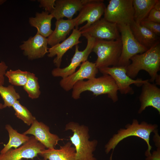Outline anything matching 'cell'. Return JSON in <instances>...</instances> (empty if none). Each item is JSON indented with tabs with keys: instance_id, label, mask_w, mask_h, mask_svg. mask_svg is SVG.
Here are the masks:
<instances>
[{
	"instance_id": "cell-1",
	"label": "cell",
	"mask_w": 160,
	"mask_h": 160,
	"mask_svg": "<svg viewBox=\"0 0 160 160\" xmlns=\"http://www.w3.org/2000/svg\"><path fill=\"white\" fill-rule=\"evenodd\" d=\"M131 63L126 67L127 74L133 79L139 72L144 70L151 77L150 82H153L160 70V43L157 42L146 51L136 55L130 59Z\"/></svg>"
},
{
	"instance_id": "cell-2",
	"label": "cell",
	"mask_w": 160,
	"mask_h": 160,
	"mask_svg": "<svg viewBox=\"0 0 160 160\" xmlns=\"http://www.w3.org/2000/svg\"><path fill=\"white\" fill-rule=\"evenodd\" d=\"M72 89V97L75 100L79 99L81 94L87 91L92 92L96 96L107 94L113 102L118 100L117 85L113 78L108 74H103L87 81H79L75 84Z\"/></svg>"
},
{
	"instance_id": "cell-3",
	"label": "cell",
	"mask_w": 160,
	"mask_h": 160,
	"mask_svg": "<svg viewBox=\"0 0 160 160\" xmlns=\"http://www.w3.org/2000/svg\"><path fill=\"white\" fill-rule=\"evenodd\" d=\"M157 127L156 125L148 124L145 121L139 124L137 120L134 119L131 124H127L125 129H121L117 134L113 135L105 146V152L108 154L112 150L110 157V160H112L114 149L118 144L125 138L135 136L140 138L146 142L148 148L145 155L147 157L150 156L152 147L150 143V135L152 132L156 130Z\"/></svg>"
},
{
	"instance_id": "cell-4",
	"label": "cell",
	"mask_w": 160,
	"mask_h": 160,
	"mask_svg": "<svg viewBox=\"0 0 160 160\" xmlns=\"http://www.w3.org/2000/svg\"><path fill=\"white\" fill-rule=\"evenodd\" d=\"M65 130H70L73 132L69 137L75 149V160H97L94 156L93 152L97 144V140L90 141L87 127L71 121L65 125Z\"/></svg>"
},
{
	"instance_id": "cell-5",
	"label": "cell",
	"mask_w": 160,
	"mask_h": 160,
	"mask_svg": "<svg viewBox=\"0 0 160 160\" xmlns=\"http://www.w3.org/2000/svg\"><path fill=\"white\" fill-rule=\"evenodd\" d=\"M122 47L121 37L113 40H96L92 52L97 56L95 63L97 68L117 66Z\"/></svg>"
},
{
	"instance_id": "cell-6",
	"label": "cell",
	"mask_w": 160,
	"mask_h": 160,
	"mask_svg": "<svg viewBox=\"0 0 160 160\" xmlns=\"http://www.w3.org/2000/svg\"><path fill=\"white\" fill-rule=\"evenodd\" d=\"M133 0H111L106 7L104 18L117 25H130L134 21Z\"/></svg>"
},
{
	"instance_id": "cell-7",
	"label": "cell",
	"mask_w": 160,
	"mask_h": 160,
	"mask_svg": "<svg viewBox=\"0 0 160 160\" xmlns=\"http://www.w3.org/2000/svg\"><path fill=\"white\" fill-rule=\"evenodd\" d=\"M121 40V54L117 66L127 67L133 56L142 54L148 49L141 45L134 37L129 25H117Z\"/></svg>"
},
{
	"instance_id": "cell-8",
	"label": "cell",
	"mask_w": 160,
	"mask_h": 160,
	"mask_svg": "<svg viewBox=\"0 0 160 160\" xmlns=\"http://www.w3.org/2000/svg\"><path fill=\"white\" fill-rule=\"evenodd\" d=\"M103 74H108L114 79L118 91L122 94L132 95L134 92L130 85L134 84L137 87H140L148 79L143 80L140 79L134 80L127 74L126 67L116 66L107 67L98 69Z\"/></svg>"
},
{
	"instance_id": "cell-9",
	"label": "cell",
	"mask_w": 160,
	"mask_h": 160,
	"mask_svg": "<svg viewBox=\"0 0 160 160\" xmlns=\"http://www.w3.org/2000/svg\"><path fill=\"white\" fill-rule=\"evenodd\" d=\"M102 0H82L83 4L76 17V28L85 21L87 23L80 27L79 31L87 28L100 19L106 8Z\"/></svg>"
},
{
	"instance_id": "cell-10",
	"label": "cell",
	"mask_w": 160,
	"mask_h": 160,
	"mask_svg": "<svg viewBox=\"0 0 160 160\" xmlns=\"http://www.w3.org/2000/svg\"><path fill=\"white\" fill-rule=\"evenodd\" d=\"M80 31L81 36H89L96 40H113L120 38L117 24L108 21L104 18Z\"/></svg>"
},
{
	"instance_id": "cell-11",
	"label": "cell",
	"mask_w": 160,
	"mask_h": 160,
	"mask_svg": "<svg viewBox=\"0 0 160 160\" xmlns=\"http://www.w3.org/2000/svg\"><path fill=\"white\" fill-rule=\"evenodd\" d=\"M46 147L39 142L33 136L28 140L16 149L11 148L5 153H0V160H23L33 159Z\"/></svg>"
},
{
	"instance_id": "cell-12",
	"label": "cell",
	"mask_w": 160,
	"mask_h": 160,
	"mask_svg": "<svg viewBox=\"0 0 160 160\" xmlns=\"http://www.w3.org/2000/svg\"><path fill=\"white\" fill-rule=\"evenodd\" d=\"M84 37L87 40V45L85 49L80 51L78 44L76 45L75 52L70 64L63 68L57 67L53 69L52 71L53 76L60 77L62 78L65 77L75 72L76 68L80 65L81 63L87 60L89 55L92 52L96 39L89 36Z\"/></svg>"
},
{
	"instance_id": "cell-13",
	"label": "cell",
	"mask_w": 160,
	"mask_h": 160,
	"mask_svg": "<svg viewBox=\"0 0 160 160\" xmlns=\"http://www.w3.org/2000/svg\"><path fill=\"white\" fill-rule=\"evenodd\" d=\"M98 71L95 63L87 60L80 65L77 71L62 78L60 82V85L64 90L68 91L72 89L78 81L85 79L88 80L95 78Z\"/></svg>"
},
{
	"instance_id": "cell-14",
	"label": "cell",
	"mask_w": 160,
	"mask_h": 160,
	"mask_svg": "<svg viewBox=\"0 0 160 160\" xmlns=\"http://www.w3.org/2000/svg\"><path fill=\"white\" fill-rule=\"evenodd\" d=\"M23 134L32 135L47 149L55 148L58 142L62 140L56 135L51 133L48 126L36 119L30 127Z\"/></svg>"
},
{
	"instance_id": "cell-15",
	"label": "cell",
	"mask_w": 160,
	"mask_h": 160,
	"mask_svg": "<svg viewBox=\"0 0 160 160\" xmlns=\"http://www.w3.org/2000/svg\"><path fill=\"white\" fill-rule=\"evenodd\" d=\"M47 44V38L36 33L33 36L24 41L20 47L23 51L25 55L33 60L42 58L48 53Z\"/></svg>"
},
{
	"instance_id": "cell-16",
	"label": "cell",
	"mask_w": 160,
	"mask_h": 160,
	"mask_svg": "<svg viewBox=\"0 0 160 160\" xmlns=\"http://www.w3.org/2000/svg\"><path fill=\"white\" fill-rule=\"evenodd\" d=\"M81 36V33L78 28H76L67 38L61 43L48 48V57H52L56 55L53 62L57 68H60L62 57L67 51L81 42L79 40Z\"/></svg>"
},
{
	"instance_id": "cell-17",
	"label": "cell",
	"mask_w": 160,
	"mask_h": 160,
	"mask_svg": "<svg viewBox=\"0 0 160 160\" xmlns=\"http://www.w3.org/2000/svg\"><path fill=\"white\" fill-rule=\"evenodd\" d=\"M139 99L141 106L138 113H140L146 108L152 107L160 113V89L155 84H151L149 80L143 85Z\"/></svg>"
},
{
	"instance_id": "cell-18",
	"label": "cell",
	"mask_w": 160,
	"mask_h": 160,
	"mask_svg": "<svg viewBox=\"0 0 160 160\" xmlns=\"http://www.w3.org/2000/svg\"><path fill=\"white\" fill-rule=\"evenodd\" d=\"M82 4V0H56L55 8L50 14L56 20L64 17L72 19Z\"/></svg>"
},
{
	"instance_id": "cell-19",
	"label": "cell",
	"mask_w": 160,
	"mask_h": 160,
	"mask_svg": "<svg viewBox=\"0 0 160 160\" xmlns=\"http://www.w3.org/2000/svg\"><path fill=\"white\" fill-rule=\"evenodd\" d=\"M76 17L71 20L62 19L56 20L54 30L47 38L48 44L52 47L64 40L67 35L76 27Z\"/></svg>"
},
{
	"instance_id": "cell-20",
	"label": "cell",
	"mask_w": 160,
	"mask_h": 160,
	"mask_svg": "<svg viewBox=\"0 0 160 160\" xmlns=\"http://www.w3.org/2000/svg\"><path fill=\"white\" fill-rule=\"evenodd\" d=\"M72 145L71 142H68L59 149H45L38 155L44 160H75L76 150Z\"/></svg>"
},
{
	"instance_id": "cell-21",
	"label": "cell",
	"mask_w": 160,
	"mask_h": 160,
	"mask_svg": "<svg viewBox=\"0 0 160 160\" xmlns=\"http://www.w3.org/2000/svg\"><path fill=\"white\" fill-rule=\"evenodd\" d=\"M136 40L141 45L149 49L159 41V37L140 24L134 21L129 25Z\"/></svg>"
},
{
	"instance_id": "cell-22",
	"label": "cell",
	"mask_w": 160,
	"mask_h": 160,
	"mask_svg": "<svg viewBox=\"0 0 160 160\" xmlns=\"http://www.w3.org/2000/svg\"><path fill=\"white\" fill-rule=\"evenodd\" d=\"M53 16L48 12L42 11L36 13L35 17L29 18V22L31 25L36 28L37 33L47 38L53 32L51 28V21Z\"/></svg>"
},
{
	"instance_id": "cell-23",
	"label": "cell",
	"mask_w": 160,
	"mask_h": 160,
	"mask_svg": "<svg viewBox=\"0 0 160 160\" xmlns=\"http://www.w3.org/2000/svg\"><path fill=\"white\" fill-rule=\"evenodd\" d=\"M157 0H133L134 19L136 23L140 24L147 17Z\"/></svg>"
},
{
	"instance_id": "cell-24",
	"label": "cell",
	"mask_w": 160,
	"mask_h": 160,
	"mask_svg": "<svg viewBox=\"0 0 160 160\" xmlns=\"http://www.w3.org/2000/svg\"><path fill=\"white\" fill-rule=\"evenodd\" d=\"M5 128L8 133L9 140L7 144L0 151V153H4L13 148L14 149L18 148L29 139L30 137L19 133L9 124H6Z\"/></svg>"
},
{
	"instance_id": "cell-25",
	"label": "cell",
	"mask_w": 160,
	"mask_h": 160,
	"mask_svg": "<svg viewBox=\"0 0 160 160\" xmlns=\"http://www.w3.org/2000/svg\"><path fill=\"white\" fill-rule=\"evenodd\" d=\"M0 95L3 100L4 108L12 107L15 103L20 98L19 94L12 85L7 87L0 86Z\"/></svg>"
},
{
	"instance_id": "cell-26",
	"label": "cell",
	"mask_w": 160,
	"mask_h": 160,
	"mask_svg": "<svg viewBox=\"0 0 160 160\" xmlns=\"http://www.w3.org/2000/svg\"><path fill=\"white\" fill-rule=\"evenodd\" d=\"M23 88L31 99L38 98L41 94L38 78L33 73L29 72L28 81Z\"/></svg>"
},
{
	"instance_id": "cell-27",
	"label": "cell",
	"mask_w": 160,
	"mask_h": 160,
	"mask_svg": "<svg viewBox=\"0 0 160 160\" xmlns=\"http://www.w3.org/2000/svg\"><path fill=\"white\" fill-rule=\"evenodd\" d=\"M28 73L20 69L10 70L6 71L5 76L8 78L9 82L12 85L23 87L28 81Z\"/></svg>"
},
{
	"instance_id": "cell-28",
	"label": "cell",
	"mask_w": 160,
	"mask_h": 160,
	"mask_svg": "<svg viewBox=\"0 0 160 160\" xmlns=\"http://www.w3.org/2000/svg\"><path fill=\"white\" fill-rule=\"evenodd\" d=\"M12 107L15 111V115L28 126L31 125L36 119L25 106L22 105L18 100L16 101Z\"/></svg>"
},
{
	"instance_id": "cell-29",
	"label": "cell",
	"mask_w": 160,
	"mask_h": 160,
	"mask_svg": "<svg viewBox=\"0 0 160 160\" xmlns=\"http://www.w3.org/2000/svg\"><path fill=\"white\" fill-rule=\"evenodd\" d=\"M140 24L156 35L159 36L160 35V23L148 21L146 19L142 21Z\"/></svg>"
},
{
	"instance_id": "cell-30",
	"label": "cell",
	"mask_w": 160,
	"mask_h": 160,
	"mask_svg": "<svg viewBox=\"0 0 160 160\" xmlns=\"http://www.w3.org/2000/svg\"><path fill=\"white\" fill-rule=\"evenodd\" d=\"M56 0H39V7L43 8L45 11L50 14L55 8Z\"/></svg>"
},
{
	"instance_id": "cell-31",
	"label": "cell",
	"mask_w": 160,
	"mask_h": 160,
	"mask_svg": "<svg viewBox=\"0 0 160 160\" xmlns=\"http://www.w3.org/2000/svg\"><path fill=\"white\" fill-rule=\"evenodd\" d=\"M148 21L160 23V11L153 8L145 19Z\"/></svg>"
},
{
	"instance_id": "cell-32",
	"label": "cell",
	"mask_w": 160,
	"mask_h": 160,
	"mask_svg": "<svg viewBox=\"0 0 160 160\" xmlns=\"http://www.w3.org/2000/svg\"><path fill=\"white\" fill-rule=\"evenodd\" d=\"M8 66L3 61L0 62V86L4 85L5 81V74Z\"/></svg>"
},
{
	"instance_id": "cell-33",
	"label": "cell",
	"mask_w": 160,
	"mask_h": 160,
	"mask_svg": "<svg viewBox=\"0 0 160 160\" xmlns=\"http://www.w3.org/2000/svg\"><path fill=\"white\" fill-rule=\"evenodd\" d=\"M146 160H160L159 148L156 151H154L150 156L147 157Z\"/></svg>"
},
{
	"instance_id": "cell-34",
	"label": "cell",
	"mask_w": 160,
	"mask_h": 160,
	"mask_svg": "<svg viewBox=\"0 0 160 160\" xmlns=\"http://www.w3.org/2000/svg\"><path fill=\"white\" fill-rule=\"evenodd\" d=\"M153 8L157 10L160 11V0H157Z\"/></svg>"
},
{
	"instance_id": "cell-35",
	"label": "cell",
	"mask_w": 160,
	"mask_h": 160,
	"mask_svg": "<svg viewBox=\"0 0 160 160\" xmlns=\"http://www.w3.org/2000/svg\"><path fill=\"white\" fill-rule=\"evenodd\" d=\"M160 75H158L156 77L155 80V81H156V84L157 85H160Z\"/></svg>"
},
{
	"instance_id": "cell-36",
	"label": "cell",
	"mask_w": 160,
	"mask_h": 160,
	"mask_svg": "<svg viewBox=\"0 0 160 160\" xmlns=\"http://www.w3.org/2000/svg\"><path fill=\"white\" fill-rule=\"evenodd\" d=\"M3 104L0 103V110L4 108Z\"/></svg>"
},
{
	"instance_id": "cell-37",
	"label": "cell",
	"mask_w": 160,
	"mask_h": 160,
	"mask_svg": "<svg viewBox=\"0 0 160 160\" xmlns=\"http://www.w3.org/2000/svg\"><path fill=\"white\" fill-rule=\"evenodd\" d=\"M6 1L5 0H0V5L3 4Z\"/></svg>"
}]
</instances>
